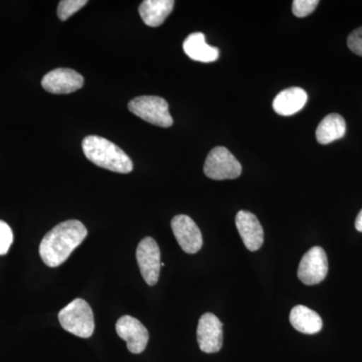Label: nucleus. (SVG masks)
Returning a JSON list of instances; mask_svg holds the SVG:
<instances>
[{
	"instance_id": "obj_18",
	"label": "nucleus",
	"mask_w": 362,
	"mask_h": 362,
	"mask_svg": "<svg viewBox=\"0 0 362 362\" xmlns=\"http://www.w3.org/2000/svg\"><path fill=\"white\" fill-rule=\"evenodd\" d=\"M88 4L87 0H62L58 6L59 20L65 21Z\"/></svg>"
},
{
	"instance_id": "obj_11",
	"label": "nucleus",
	"mask_w": 362,
	"mask_h": 362,
	"mask_svg": "<svg viewBox=\"0 0 362 362\" xmlns=\"http://www.w3.org/2000/svg\"><path fill=\"white\" fill-rule=\"evenodd\" d=\"M84 85V78L71 69L59 68L47 73L42 78V86L52 94H70Z\"/></svg>"
},
{
	"instance_id": "obj_19",
	"label": "nucleus",
	"mask_w": 362,
	"mask_h": 362,
	"mask_svg": "<svg viewBox=\"0 0 362 362\" xmlns=\"http://www.w3.org/2000/svg\"><path fill=\"white\" fill-rule=\"evenodd\" d=\"M318 4V0H294L292 4L293 13L297 18H305L313 13Z\"/></svg>"
},
{
	"instance_id": "obj_14",
	"label": "nucleus",
	"mask_w": 362,
	"mask_h": 362,
	"mask_svg": "<svg viewBox=\"0 0 362 362\" xmlns=\"http://www.w3.org/2000/svg\"><path fill=\"white\" fill-rule=\"evenodd\" d=\"M183 51L190 59L201 63H213L220 57V49L207 45L206 35L202 33L188 35L183 42Z\"/></svg>"
},
{
	"instance_id": "obj_20",
	"label": "nucleus",
	"mask_w": 362,
	"mask_h": 362,
	"mask_svg": "<svg viewBox=\"0 0 362 362\" xmlns=\"http://www.w3.org/2000/svg\"><path fill=\"white\" fill-rule=\"evenodd\" d=\"M13 233L6 221H0V255H6L13 245Z\"/></svg>"
},
{
	"instance_id": "obj_1",
	"label": "nucleus",
	"mask_w": 362,
	"mask_h": 362,
	"mask_svg": "<svg viewBox=\"0 0 362 362\" xmlns=\"http://www.w3.org/2000/svg\"><path fill=\"white\" fill-rule=\"evenodd\" d=\"M87 235V228L80 221H63L45 235L40 245V258L51 268L61 266Z\"/></svg>"
},
{
	"instance_id": "obj_16",
	"label": "nucleus",
	"mask_w": 362,
	"mask_h": 362,
	"mask_svg": "<svg viewBox=\"0 0 362 362\" xmlns=\"http://www.w3.org/2000/svg\"><path fill=\"white\" fill-rule=\"evenodd\" d=\"M290 323L295 329L304 334H316L323 327L322 318L319 314L304 305H298L292 309Z\"/></svg>"
},
{
	"instance_id": "obj_9",
	"label": "nucleus",
	"mask_w": 362,
	"mask_h": 362,
	"mask_svg": "<svg viewBox=\"0 0 362 362\" xmlns=\"http://www.w3.org/2000/svg\"><path fill=\"white\" fill-rule=\"evenodd\" d=\"M116 331L121 339L127 343L131 354H139L146 349L149 340L147 328L134 317H121L116 323Z\"/></svg>"
},
{
	"instance_id": "obj_21",
	"label": "nucleus",
	"mask_w": 362,
	"mask_h": 362,
	"mask_svg": "<svg viewBox=\"0 0 362 362\" xmlns=\"http://www.w3.org/2000/svg\"><path fill=\"white\" fill-rule=\"evenodd\" d=\"M347 45L350 51L354 52L357 56L362 57V26L350 33L347 39Z\"/></svg>"
},
{
	"instance_id": "obj_5",
	"label": "nucleus",
	"mask_w": 362,
	"mask_h": 362,
	"mask_svg": "<svg viewBox=\"0 0 362 362\" xmlns=\"http://www.w3.org/2000/svg\"><path fill=\"white\" fill-rule=\"evenodd\" d=\"M239 160L226 147H214L206 157L204 175L211 180H235L242 175Z\"/></svg>"
},
{
	"instance_id": "obj_10",
	"label": "nucleus",
	"mask_w": 362,
	"mask_h": 362,
	"mask_svg": "<svg viewBox=\"0 0 362 362\" xmlns=\"http://www.w3.org/2000/svg\"><path fill=\"white\" fill-rule=\"evenodd\" d=\"M197 342L199 349L206 354H216L223 346V323L213 313L201 317L197 326Z\"/></svg>"
},
{
	"instance_id": "obj_22",
	"label": "nucleus",
	"mask_w": 362,
	"mask_h": 362,
	"mask_svg": "<svg viewBox=\"0 0 362 362\" xmlns=\"http://www.w3.org/2000/svg\"><path fill=\"white\" fill-rule=\"evenodd\" d=\"M356 228L358 232L362 233V209L361 213L358 214L356 220Z\"/></svg>"
},
{
	"instance_id": "obj_7",
	"label": "nucleus",
	"mask_w": 362,
	"mask_h": 362,
	"mask_svg": "<svg viewBox=\"0 0 362 362\" xmlns=\"http://www.w3.org/2000/svg\"><path fill=\"white\" fill-rule=\"evenodd\" d=\"M328 273V259L326 252L321 247H313L304 255L297 275L305 285L319 284Z\"/></svg>"
},
{
	"instance_id": "obj_3",
	"label": "nucleus",
	"mask_w": 362,
	"mask_h": 362,
	"mask_svg": "<svg viewBox=\"0 0 362 362\" xmlns=\"http://www.w3.org/2000/svg\"><path fill=\"white\" fill-rule=\"evenodd\" d=\"M62 327L81 338L92 337L95 330L94 314L84 299L77 298L59 313Z\"/></svg>"
},
{
	"instance_id": "obj_17",
	"label": "nucleus",
	"mask_w": 362,
	"mask_h": 362,
	"mask_svg": "<svg viewBox=\"0 0 362 362\" xmlns=\"http://www.w3.org/2000/svg\"><path fill=\"white\" fill-rule=\"evenodd\" d=\"M346 133V123L342 116L330 114L321 121L316 130V139L320 144L326 145L341 139Z\"/></svg>"
},
{
	"instance_id": "obj_12",
	"label": "nucleus",
	"mask_w": 362,
	"mask_h": 362,
	"mask_svg": "<svg viewBox=\"0 0 362 362\" xmlns=\"http://www.w3.org/2000/svg\"><path fill=\"white\" fill-rule=\"evenodd\" d=\"M235 226L240 238L249 251H258L263 246L264 230L254 214L240 211L235 216Z\"/></svg>"
},
{
	"instance_id": "obj_8",
	"label": "nucleus",
	"mask_w": 362,
	"mask_h": 362,
	"mask_svg": "<svg viewBox=\"0 0 362 362\" xmlns=\"http://www.w3.org/2000/svg\"><path fill=\"white\" fill-rule=\"evenodd\" d=\"M171 228L181 249L187 254H197L202 249L204 240L201 230L190 216H175L171 221Z\"/></svg>"
},
{
	"instance_id": "obj_15",
	"label": "nucleus",
	"mask_w": 362,
	"mask_h": 362,
	"mask_svg": "<svg viewBox=\"0 0 362 362\" xmlns=\"http://www.w3.org/2000/svg\"><path fill=\"white\" fill-rule=\"evenodd\" d=\"M173 0H145L139 6V14L145 25L160 26L173 11Z\"/></svg>"
},
{
	"instance_id": "obj_13",
	"label": "nucleus",
	"mask_w": 362,
	"mask_h": 362,
	"mask_svg": "<svg viewBox=\"0 0 362 362\" xmlns=\"http://www.w3.org/2000/svg\"><path fill=\"white\" fill-rule=\"evenodd\" d=\"M307 100V93L302 88H288L274 99L273 108L279 115L292 116L303 109Z\"/></svg>"
},
{
	"instance_id": "obj_6",
	"label": "nucleus",
	"mask_w": 362,
	"mask_h": 362,
	"mask_svg": "<svg viewBox=\"0 0 362 362\" xmlns=\"http://www.w3.org/2000/svg\"><path fill=\"white\" fill-rule=\"evenodd\" d=\"M136 259L145 282L154 286L158 282L161 269V254L158 245L152 238H144L136 251Z\"/></svg>"
},
{
	"instance_id": "obj_2",
	"label": "nucleus",
	"mask_w": 362,
	"mask_h": 362,
	"mask_svg": "<svg viewBox=\"0 0 362 362\" xmlns=\"http://www.w3.org/2000/svg\"><path fill=\"white\" fill-rule=\"evenodd\" d=\"M83 151L88 160L99 168L113 173H129L133 169L130 157L113 142L100 136L90 135L82 142Z\"/></svg>"
},
{
	"instance_id": "obj_4",
	"label": "nucleus",
	"mask_w": 362,
	"mask_h": 362,
	"mask_svg": "<svg viewBox=\"0 0 362 362\" xmlns=\"http://www.w3.org/2000/svg\"><path fill=\"white\" fill-rule=\"evenodd\" d=\"M128 109L136 116L152 125L168 128L173 126V119L169 113L168 102L158 96H141L131 100Z\"/></svg>"
}]
</instances>
